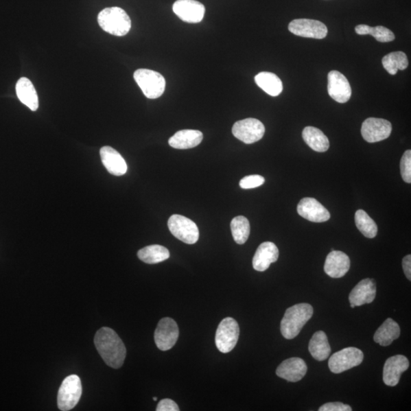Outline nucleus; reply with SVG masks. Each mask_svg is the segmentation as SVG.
I'll return each instance as SVG.
<instances>
[{"label": "nucleus", "instance_id": "11", "mask_svg": "<svg viewBox=\"0 0 411 411\" xmlns=\"http://www.w3.org/2000/svg\"><path fill=\"white\" fill-rule=\"evenodd\" d=\"M288 29L295 36L303 38L323 39L327 34V27L324 23L308 19L292 20Z\"/></svg>", "mask_w": 411, "mask_h": 411}, {"label": "nucleus", "instance_id": "19", "mask_svg": "<svg viewBox=\"0 0 411 411\" xmlns=\"http://www.w3.org/2000/svg\"><path fill=\"white\" fill-rule=\"evenodd\" d=\"M376 296V283L372 279H364L355 287L349 296L351 307L372 303Z\"/></svg>", "mask_w": 411, "mask_h": 411}, {"label": "nucleus", "instance_id": "6", "mask_svg": "<svg viewBox=\"0 0 411 411\" xmlns=\"http://www.w3.org/2000/svg\"><path fill=\"white\" fill-rule=\"evenodd\" d=\"M239 326L233 318H226L222 320L215 333V345L222 353L231 352L238 343Z\"/></svg>", "mask_w": 411, "mask_h": 411}, {"label": "nucleus", "instance_id": "1", "mask_svg": "<svg viewBox=\"0 0 411 411\" xmlns=\"http://www.w3.org/2000/svg\"><path fill=\"white\" fill-rule=\"evenodd\" d=\"M94 343L97 352L108 366L119 368L123 366L127 355L126 347L113 329L102 327L95 333Z\"/></svg>", "mask_w": 411, "mask_h": 411}, {"label": "nucleus", "instance_id": "26", "mask_svg": "<svg viewBox=\"0 0 411 411\" xmlns=\"http://www.w3.org/2000/svg\"><path fill=\"white\" fill-rule=\"evenodd\" d=\"M303 137L306 144L316 152H325L330 148L329 138L318 128L306 127L303 130Z\"/></svg>", "mask_w": 411, "mask_h": 411}, {"label": "nucleus", "instance_id": "15", "mask_svg": "<svg viewBox=\"0 0 411 411\" xmlns=\"http://www.w3.org/2000/svg\"><path fill=\"white\" fill-rule=\"evenodd\" d=\"M297 212L302 218L313 222H324L331 218L329 211L317 200L311 198L299 202Z\"/></svg>", "mask_w": 411, "mask_h": 411}, {"label": "nucleus", "instance_id": "25", "mask_svg": "<svg viewBox=\"0 0 411 411\" xmlns=\"http://www.w3.org/2000/svg\"><path fill=\"white\" fill-rule=\"evenodd\" d=\"M309 351L312 357L318 361H324L329 357L331 349L324 331H318L314 333L309 341Z\"/></svg>", "mask_w": 411, "mask_h": 411}, {"label": "nucleus", "instance_id": "31", "mask_svg": "<svg viewBox=\"0 0 411 411\" xmlns=\"http://www.w3.org/2000/svg\"><path fill=\"white\" fill-rule=\"evenodd\" d=\"M355 222L360 230L366 238L373 239L377 235L378 227L375 221L369 217L366 212L359 210L355 214Z\"/></svg>", "mask_w": 411, "mask_h": 411}, {"label": "nucleus", "instance_id": "27", "mask_svg": "<svg viewBox=\"0 0 411 411\" xmlns=\"http://www.w3.org/2000/svg\"><path fill=\"white\" fill-rule=\"evenodd\" d=\"M256 84L270 96H278L283 91V83L278 76L270 72H261L255 78Z\"/></svg>", "mask_w": 411, "mask_h": 411}, {"label": "nucleus", "instance_id": "10", "mask_svg": "<svg viewBox=\"0 0 411 411\" xmlns=\"http://www.w3.org/2000/svg\"><path fill=\"white\" fill-rule=\"evenodd\" d=\"M179 336L177 323L171 318L159 320L155 331V343L160 351L171 350L176 345Z\"/></svg>", "mask_w": 411, "mask_h": 411}, {"label": "nucleus", "instance_id": "12", "mask_svg": "<svg viewBox=\"0 0 411 411\" xmlns=\"http://www.w3.org/2000/svg\"><path fill=\"white\" fill-rule=\"evenodd\" d=\"M392 124L381 118L369 117L362 124L361 134L368 143H377L392 134Z\"/></svg>", "mask_w": 411, "mask_h": 411}, {"label": "nucleus", "instance_id": "22", "mask_svg": "<svg viewBox=\"0 0 411 411\" xmlns=\"http://www.w3.org/2000/svg\"><path fill=\"white\" fill-rule=\"evenodd\" d=\"M204 135L200 130H183L177 132L169 141L172 148L188 150L196 148L203 141Z\"/></svg>", "mask_w": 411, "mask_h": 411}, {"label": "nucleus", "instance_id": "14", "mask_svg": "<svg viewBox=\"0 0 411 411\" xmlns=\"http://www.w3.org/2000/svg\"><path fill=\"white\" fill-rule=\"evenodd\" d=\"M329 84L327 92L334 101L346 103L351 99L352 89L345 76L336 71H332L327 76Z\"/></svg>", "mask_w": 411, "mask_h": 411}, {"label": "nucleus", "instance_id": "36", "mask_svg": "<svg viewBox=\"0 0 411 411\" xmlns=\"http://www.w3.org/2000/svg\"><path fill=\"white\" fill-rule=\"evenodd\" d=\"M157 411H178L180 410L177 403L172 399H165L158 403Z\"/></svg>", "mask_w": 411, "mask_h": 411}, {"label": "nucleus", "instance_id": "8", "mask_svg": "<svg viewBox=\"0 0 411 411\" xmlns=\"http://www.w3.org/2000/svg\"><path fill=\"white\" fill-rule=\"evenodd\" d=\"M171 233L180 241L193 245L199 239V229L194 222L182 215H172L168 222Z\"/></svg>", "mask_w": 411, "mask_h": 411}, {"label": "nucleus", "instance_id": "38", "mask_svg": "<svg viewBox=\"0 0 411 411\" xmlns=\"http://www.w3.org/2000/svg\"><path fill=\"white\" fill-rule=\"evenodd\" d=\"M153 400H154V401H157V398H156V397H154V398H153Z\"/></svg>", "mask_w": 411, "mask_h": 411}, {"label": "nucleus", "instance_id": "33", "mask_svg": "<svg viewBox=\"0 0 411 411\" xmlns=\"http://www.w3.org/2000/svg\"><path fill=\"white\" fill-rule=\"evenodd\" d=\"M401 177L406 183H411V151L407 150L401 159Z\"/></svg>", "mask_w": 411, "mask_h": 411}, {"label": "nucleus", "instance_id": "24", "mask_svg": "<svg viewBox=\"0 0 411 411\" xmlns=\"http://www.w3.org/2000/svg\"><path fill=\"white\" fill-rule=\"evenodd\" d=\"M401 329L398 323L392 318H387L374 334V341L382 347L391 345L395 340L400 337Z\"/></svg>", "mask_w": 411, "mask_h": 411}, {"label": "nucleus", "instance_id": "9", "mask_svg": "<svg viewBox=\"0 0 411 411\" xmlns=\"http://www.w3.org/2000/svg\"><path fill=\"white\" fill-rule=\"evenodd\" d=\"M266 133V127L255 118H247L235 123L233 134L246 144H253L261 139Z\"/></svg>", "mask_w": 411, "mask_h": 411}, {"label": "nucleus", "instance_id": "2", "mask_svg": "<svg viewBox=\"0 0 411 411\" xmlns=\"http://www.w3.org/2000/svg\"><path fill=\"white\" fill-rule=\"evenodd\" d=\"M312 306L308 303L296 304L285 311L281 320L282 336L287 340L295 338L313 316Z\"/></svg>", "mask_w": 411, "mask_h": 411}, {"label": "nucleus", "instance_id": "21", "mask_svg": "<svg viewBox=\"0 0 411 411\" xmlns=\"http://www.w3.org/2000/svg\"><path fill=\"white\" fill-rule=\"evenodd\" d=\"M279 249L274 243L266 242L261 244L253 257V268L257 271L267 270L270 264L278 260Z\"/></svg>", "mask_w": 411, "mask_h": 411}, {"label": "nucleus", "instance_id": "13", "mask_svg": "<svg viewBox=\"0 0 411 411\" xmlns=\"http://www.w3.org/2000/svg\"><path fill=\"white\" fill-rule=\"evenodd\" d=\"M205 6L196 0H177L173 4V12L187 23H199L205 15Z\"/></svg>", "mask_w": 411, "mask_h": 411}, {"label": "nucleus", "instance_id": "29", "mask_svg": "<svg viewBox=\"0 0 411 411\" xmlns=\"http://www.w3.org/2000/svg\"><path fill=\"white\" fill-rule=\"evenodd\" d=\"M382 65L391 75H396L399 71H405L408 67L407 55L402 51L390 53L382 58Z\"/></svg>", "mask_w": 411, "mask_h": 411}, {"label": "nucleus", "instance_id": "3", "mask_svg": "<svg viewBox=\"0 0 411 411\" xmlns=\"http://www.w3.org/2000/svg\"><path fill=\"white\" fill-rule=\"evenodd\" d=\"M97 23L104 32L115 36H126L131 29L128 13L119 7L103 10L97 16Z\"/></svg>", "mask_w": 411, "mask_h": 411}, {"label": "nucleus", "instance_id": "30", "mask_svg": "<svg viewBox=\"0 0 411 411\" xmlns=\"http://www.w3.org/2000/svg\"><path fill=\"white\" fill-rule=\"evenodd\" d=\"M355 32L360 36H372L379 43H386L395 38L394 33L384 26L371 27L366 25H359L355 27Z\"/></svg>", "mask_w": 411, "mask_h": 411}, {"label": "nucleus", "instance_id": "17", "mask_svg": "<svg viewBox=\"0 0 411 411\" xmlns=\"http://www.w3.org/2000/svg\"><path fill=\"white\" fill-rule=\"evenodd\" d=\"M307 366L301 358L292 357L285 360L277 368L276 373L279 377L290 382L301 381L306 373Z\"/></svg>", "mask_w": 411, "mask_h": 411}, {"label": "nucleus", "instance_id": "4", "mask_svg": "<svg viewBox=\"0 0 411 411\" xmlns=\"http://www.w3.org/2000/svg\"><path fill=\"white\" fill-rule=\"evenodd\" d=\"M134 78L144 95L148 99H156L163 95L165 80L159 73L151 69H139L135 71Z\"/></svg>", "mask_w": 411, "mask_h": 411}, {"label": "nucleus", "instance_id": "34", "mask_svg": "<svg viewBox=\"0 0 411 411\" xmlns=\"http://www.w3.org/2000/svg\"><path fill=\"white\" fill-rule=\"evenodd\" d=\"M264 182H266V179L261 176H248L240 180L239 185L243 189H253V188L261 186Z\"/></svg>", "mask_w": 411, "mask_h": 411}, {"label": "nucleus", "instance_id": "28", "mask_svg": "<svg viewBox=\"0 0 411 411\" xmlns=\"http://www.w3.org/2000/svg\"><path fill=\"white\" fill-rule=\"evenodd\" d=\"M137 256L139 260L145 263L154 264L169 259L170 253L169 250L164 246L152 245L139 250Z\"/></svg>", "mask_w": 411, "mask_h": 411}, {"label": "nucleus", "instance_id": "37", "mask_svg": "<svg viewBox=\"0 0 411 411\" xmlns=\"http://www.w3.org/2000/svg\"><path fill=\"white\" fill-rule=\"evenodd\" d=\"M403 272H405L409 281L411 280V255H408L403 257L402 261Z\"/></svg>", "mask_w": 411, "mask_h": 411}, {"label": "nucleus", "instance_id": "16", "mask_svg": "<svg viewBox=\"0 0 411 411\" xmlns=\"http://www.w3.org/2000/svg\"><path fill=\"white\" fill-rule=\"evenodd\" d=\"M409 361L403 355L388 358L383 368V381L388 386H395L399 384L401 375L408 371Z\"/></svg>", "mask_w": 411, "mask_h": 411}, {"label": "nucleus", "instance_id": "7", "mask_svg": "<svg viewBox=\"0 0 411 411\" xmlns=\"http://www.w3.org/2000/svg\"><path fill=\"white\" fill-rule=\"evenodd\" d=\"M364 353L356 347H347L333 353L329 361L330 371L339 374L363 363Z\"/></svg>", "mask_w": 411, "mask_h": 411}, {"label": "nucleus", "instance_id": "35", "mask_svg": "<svg viewBox=\"0 0 411 411\" xmlns=\"http://www.w3.org/2000/svg\"><path fill=\"white\" fill-rule=\"evenodd\" d=\"M319 411H351V406L341 402L327 403L318 409Z\"/></svg>", "mask_w": 411, "mask_h": 411}, {"label": "nucleus", "instance_id": "20", "mask_svg": "<svg viewBox=\"0 0 411 411\" xmlns=\"http://www.w3.org/2000/svg\"><path fill=\"white\" fill-rule=\"evenodd\" d=\"M102 163L111 175L122 176L128 172V165L117 150L110 146H104L100 150Z\"/></svg>", "mask_w": 411, "mask_h": 411}, {"label": "nucleus", "instance_id": "23", "mask_svg": "<svg viewBox=\"0 0 411 411\" xmlns=\"http://www.w3.org/2000/svg\"><path fill=\"white\" fill-rule=\"evenodd\" d=\"M16 89L20 102L32 111H36L39 106L38 96L31 80L26 78H21L16 83Z\"/></svg>", "mask_w": 411, "mask_h": 411}, {"label": "nucleus", "instance_id": "5", "mask_svg": "<svg viewBox=\"0 0 411 411\" xmlns=\"http://www.w3.org/2000/svg\"><path fill=\"white\" fill-rule=\"evenodd\" d=\"M82 393V382L78 375H69L60 387L58 406L60 410L68 411L79 403Z\"/></svg>", "mask_w": 411, "mask_h": 411}, {"label": "nucleus", "instance_id": "18", "mask_svg": "<svg viewBox=\"0 0 411 411\" xmlns=\"http://www.w3.org/2000/svg\"><path fill=\"white\" fill-rule=\"evenodd\" d=\"M351 260L349 257L340 250H332L327 256L325 263V272L332 278H341L349 271Z\"/></svg>", "mask_w": 411, "mask_h": 411}, {"label": "nucleus", "instance_id": "32", "mask_svg": "<svg viewBox=\"0 0 411 411\" xmlns=\"http://www.w3.org/2000/svg\"><path fill=\"white\" fill-rule=\"evenodd\" d=\"M250 229L248 220L245 217H242V215L235 218L231 222L233 239L239 245H243L247 242L250 235Z\"/></svg>", "mask_w": 411, "mask_h": 411}]
</instances>
